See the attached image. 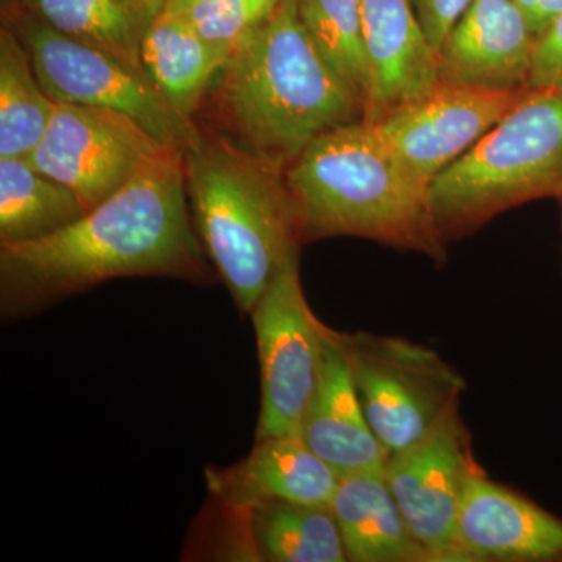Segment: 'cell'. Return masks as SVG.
Wrapping results in <instances>:
<instances>
[{
  "mask_svg": "<svg viewBox=\"0 0 562 562\" xmlns=\"http://www.w3.org/2000/svg\"><path fill=\"white\" fill-rule=\"evenodd\" d=\"M281 0H198L181 11L203 38L233 49L268 20ZM176 14V13H173Z\"/></svg>",
  "mask_w": 562,
  "mask_h": 562,
  "instance_id": "obj_24",
  "label": "cell"
},
{
  "mask_svg": "<svg viewBox=\"0 0 562 562\" xmlns=\"http://www.w3.org/2000/svg\"><path fill=\"white\" fill-rule=\"evenodd\" d=\"M412 3L425 35L439 55L443 41L472 0H412Z\"/></svg>",
  "mask_w": 562,
  "mask_h": 562,
  "instance_id": "obj_26",
  "label": "cell"
},
{
  "mask_svg": "<svg viewBox=\"0 0 562 562\" xmlns=\"http://www.w3.org/2000/svg\"><path fill=\"white\" fill-rule=\"evenodd\" d=\"M87 213L76 192L25 158L0 157V246L47 238Z\"/></svg>",
  "mask_w": 562,
  "mask_h": 562,
  "instance_id": "obj_19",
  "label": "cell"
},
{
  "mask_svg": "<svg viewBox=\"0 0 562 562\" xmlns=\"http://www.w3.org/2000/svg\"><path fill=\"white\" fill-rule=\"evenodd\" d=\"M57 103L41 87L31 55L9 25L0 31V157L25 158L52 120Z\"/></svg>",
  "mask_w": 562,
  "mask_h": 562,
  "instance_id": "obj_21",
  "label": "cell"
},
{
  "mask_svg": "<svg viewBox=\"0 0 562 562\" xmlns=\"http://www.w3.org/2000/svg\"><path fill=\"white\" fill-rule=\"evenodd\" d=\"M250 316L261 373L255 439L299 435L319 382L330 333L303 294L299 251L284 262Z\"/></svg>",
  "mask_w": 562,
  "mask_h": 562,
  "instance_id": "obj_8",
  "label": "cell"
},
{
  "mask_svg": "<svg viewBox=\"0 0 562 562\" xmlns=\"http://www.w3.org/2000/svg\"><path fill=\"white\" fill-rule=\"evenodd\" d=\"M369 90L364 120L379 122L439 85V55L412 0H362Z\"/></svg>",
  "mask_w": 562,
  "mask_h": 562,
  "instance_id": "obj_14",
  "label": "cell"
},
{
  "mask_svg": "<svg viewBox=\"0 0 562 562\" xmlns=\"http://www.w3.org/2000/svg\"><path fill=\"white\" fill-rule=\"evenodd\" d=\"M536 43L538 36L516 0H472L439 50V83L527 90Z\"/></svg>",
  "mask_w": 562,
  "mask_h": 562,
  "instance_id": "obj_12",
  "label": "cell"
},
{
  "mask_svg": "<svg viewBox=\"0 0 562 562\" xmlns=\"http://www.w3.org/2000/svg\"><path fill=\"white\" fill-rule=\"evenodd\" d=\"M70 38L83 41L144 70L140 41L147 22L132 0H14Z\"/></svg>",
  "mask_w": 562,
  "mask_h": 562,
  "instance_id": "obj_22",
  "label": "cell"
},
{
  "mask_svg": "<svg viewBox=\"0 0 562 562\" xmlns=\"http://www.w3.org/2000/svg\"><path fill=\"white\" fill-rule=\"evenodd\" d=\"M303 243L355 236L447 257L430 184L414 176L373 122H351L325 132L286 168Z\"/></svg>",
  "mask_w": 562,
  "mask_h": 562,
  "instance_id": "obj_3",
  "label": "cell"
},
{
  "mask_svg": "<svg viewBox=\"0 0 562 562\" xmlns=\"http://www.w3.org/2000/svg\"><path fill=\"white\" fill-rule=\"evenodd\" d=\"M530 90L490 91L439 83L424 98L373 124L403 165L430 184Z\"/></svg>",
  "mask_w": 562,
  "mask_h": 562,
  "instance_id": "obj_11",
  "label": "cell"
},
{
  "mask_svg": "<svg viewBox=\"0 0 562 562\" xmlns=\"http://www.w3.org/2000/svg\"><path fill=\"white\" fill-rule=\"evenodd\" d=\"M472 436L460 406L419 442L387 457L383 473L398 508L435 562H468L458 543V516L476 473Z\"/></svg>",
  "mask_w": 562,
  "mask_h": 562,
  "instance_id": "obj_10",
  "label": "cell"
},
{
  "mask_svg": "<svg viewBox=\"0 0 562 562\" xmlns=\"http://www.w3.org/2000/svg\"><path fill=\"white\" fill-rule=\"evenodd\" d=\"M530 88L531 90H538V88L562 90V14L536 43Z\"/></svg>",
  "mask_w": 562,
  "mask_h": 562,
  "instance_id": "obj_25",
  "label": "cell"
},
{
  "mask_svg": "<svg viewBox=\"0 0 562 562\" xmlns=\"http://www.w3.org/2000/svg\"><path fill=\"white\" fill-rule=\"evenodd\" d=\"M232 49L211 43L181 14L160 13L140 41V61L162 98L192 121Z\"/></svg>",
  "mask_w": 562,
  "mask_h": 562,
  "instance_id": "obj_18",
  "label": "cell"
},
{
  "mask_svg": "<svg viewBox=\"0 0 562 562\" xmlns=\"http://www.w3.org/2000/svg\"><path fill=\"white\" fill-rule=\"evenodd\" d=\"M301 438L339 479L382 472L387 453L362 409L349 364L330 328L319 382L301 425Z\"/></svg>",
  "mask_w": 562,
  "mask_h": 562,
  "instance_id": "obj_16",
  "label": "cell"
},
{
  "mask_svg": "<svg viewBox=\"0 0 562 562\" xmlns=\"http://www.w3.org/2000/svg\"><path fill=\"white\" fill-rule=\"evenodd\" d=\"M362 409L387 457L460 406L465 380L438 351L398 336L338 331Z\"/></svg>",
  "mask_w": 562,
  "mask_h": 562,
  "instance_id": "obj_7",
  "label": "cell"
},
{
  "mask_svg": "<svg viewBox=\"0 0 562 562\" xmlns=\"http://www.w3.org/2000/svg\"><path fill=\"white\" fill-rule=\"evenodd\" d=\"M205 257L188 209L183 150L171 147L61 232L2 244V316H29L124 277L209 281Z\"/></svg>",
  "mask_w": 562,
  "mask_h": 562,
  "instance_id": "obj_1",
  "label": "cell"
},
{
  "mask_svg": "<svg viewBox=\"0 0 562 562\" xmlns=\"http://www.w3.org/2000/svg\"><path fill=\"white\" fill-rule=\"evenodd\" d=\"M536 36H541L562 14V0H516Z\"/></svg>",
  "mask_w": 562,
  "mask_h": 562,
  "instance_id": "obj_27",
  "label": "cell"
},
{
  "mask_svg": "<svg viewBox=\"0 0 562 562\" xmlns=\"http://www.w3.org/2000/svg\"><path fill=\"white\" fill-rule=\"evenodd\" d=\"M166 149L171 147L125 114L57 103L46 133L25 160L76 192L90 211Z\"/></svg>",
  "mask_w": 562,
  "mask_h": 562,
  "instance_id": "obj_9",
  "label": "cell"
},
{
  "mask_svg": "<svg viewBox=\"0 0 562 562\" xmlns=\"http://www.w3.org/2000/svg\"><path fill=\"white\" fill-rule=\"evenodd\" d=\"M132 2L147 24H150L161 13L162 5H165V0H132Z\"/></svg>",
  "mask_w": 562,
  "mask_h": 562,
  "instance_id": "obj_28",
  "label": "cell"
},
{
  "mask_svg": "<svg viewBox=\"0 0 562 562\" xmlns=\"http://www.w3.org/2000/svg\"><path fill=\"white\" fill-rule=\"evenodd\" d=\"M457 535L468 562H562V519L484 471L465 491Z\"/></svg>",
  "mask_w": 562,
  "mask_h": 562,
  "instance_id": "obj_13",
  "label": "cell"
},
{
  "mask_svg": "<svg viewBox=\"0 0 562 562\" xmlns=\"http://www.w3.org/2000/svg\"><path fill=\"white\" fill-rule=\"evenodd\" d=\"M183 166L203 250L239 312L250 314L303 244L286 166L202 131L183 150Z\"/></svg>",
  "mask_w": 562,
  "mask_h": 562,
  "instance_id": "obj_4",
  "label": "cell"
},
{
  "mask_svg": "<svg viewBox=\"0 0 562 562\" xmlns=\"http://www.w3.org/2000/svg\"><path fill=\"white\" fill-rule=\"evenodd\" d=\"M299 14L322 57L368 106L371 77L362 0H299Z\"/></svg>",
  "mask_w": 562,
  "mask_h": 562,
  "instance_id": "obj_23",
  "label": "cell"
},
{
  "mask_svg": "<svg viewBox=\"0 0 562 562\" xmlns=\"http://www.w3.org/2000/svg\"><path fill=\"white\" fill-rule=\"evenodd\" d=\"M255 557L268 562H346L330 505L271 502L249 512Z\"/></svg>",
  "mask_w": 562,
  "mask_h": 562,
  "instance_id": "obj_20",
  "label": "cell"
},
{
  "mask_svg": "<svg viewBox=\"0 0 562 562\" xmlns=\"http://www.w3.org/2000/svg\"><path fill=\"white\" fill-rule=\"evenodd\" d=\"M351 562H435L409 530L382 472L339 479L330 503Z\"/></svg>",
  "mask_w": 562,
  "mask_h": 562,
  "instance_id": "obj_17",
  "label": "cell"
},
{
  "mask_svg": "<svg viewBox=\"0 0 562 562\" xmlns=\"http://www.w3.org/2000/svg\"><path fill=\"white\" fill-rule=\"evenodd\" d=\"M3 20L24 44L41 87L55 103L125 114L161 144L184 150L199 128L169 105L144 70L110 52L55 31L14 0Z\"/></svg>",
  "mask_w": 562,
  "mask_h": 562,
  "instance_id": "obj_6",
  "label": "cell"
},
{
  "mask_svg": "<svg viewBox=\"0 0 562 562\" xmlns=\"http://www.w3.org/2000/svg\"><path fill=\"white\" fill-rule=\"evenodd\" d=\"M194 2H198V0H165L161 13H181Z\"/></svg>",
  "mask_w": 562,
  "mask_h": 562,
  "instance_id": "obj_29",
  "label": "cell"
},
{
  "mask_svg": "<svg viewBox=\"0 0 562 562\" xmlns=\"http://www.w3.org/2000/svg\"><path fill=\"white\" fill-rule=\"evenodd\" d=\"M561 232H562V199H561Z\"/></svg>",
  "mask_w": 562,
  "mask_h": 562,
  "instance_id": "obj_30",
  "label": "cell"
},
{
  "mask_svg": "<svg viewBox=\"0 0 562 562\" xmlns=\"http://www.w3.org/2000/svg\"><path fill=\"white\" fill-rule=\"evenodd\" d=\"M562 199V90L538 88L430 183L432 216L447 244L505 211Z\"/></svg>",
  "mask_w": 562,
  "mask_h": 562,
  "instance_id": "obj_5",
  "label": "cell"
},
{
  "mask_svg": "<svg viewBox=\"0 0 562 562\" xmlns=\"http://www.w3.org/2000/svg\"><path fill=\"white\" fill-rule=\"evenodd\" d=\"M205 475L216 501L241 513L271 502L330 505L339 483L301 435L257 439L244 460Z\"/></svg>",
  "mask_w": 562,
  "mask_h": 562,
  "instance_id": "obj_15",
  "label": "cell"
},
{
  "mask_svg": "<svg viewBox=\"0 0 562 562\" xmlns=\"http://www.w3.org/2000/svg\"><path fill=\"white\" fill-rule=\"evenodd\" d=\"M211 90L217 117L238 143L284 166L325 132L366 116L306 32L299 0H281L233 47Z\"/></svg>",
  "mask_w": 562,
  "mask_h": 562,
  "instance_id": "obj_2",
  "label": "cell"
}]
</instances>
